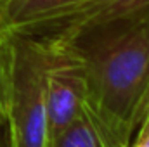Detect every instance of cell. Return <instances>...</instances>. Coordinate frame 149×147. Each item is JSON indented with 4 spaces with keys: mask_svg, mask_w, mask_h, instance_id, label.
Here are the masks:
<instances>
[{
    "mask_svg": "<svg viewBox=\"0 0 149 147\" xmlns=\"http://www.w3.org/2000/svg\"><path fill=\"white\" fill-rule=\"evenodd\" d=\"M76 43L87 61V99L118 139L132 146L149 99V10Z\"/></svg>",
    "mask_w": 149,
    "mask_h": 147,
    "instance_id": "6da1fadb",
    "label": "cell"
},
{
    "mask_svg": "<svg viewBox=\"0 0 149 147\" xmlns=\"http://www.w3.org/2000/svg\"><path fill=\"white\" fill-rule=\"evenodd\" d=\"M14 35L5 126L9 147H49L45 49L38 37Z\"/></svg>",
    "mask_w": 149,
    "mask_h": 147,
    "instance_id": "7a4b0ae2",
    "label": "cell"
},
{
    "mask_svg": "<svg viewBox=\"0 0 149 147\" xmlns=\"http://www.w3.org/2000/svg\"><path fill=\"white\" fill-rule=\"evenodd\" d=\"M45 49V97L49 142L66 128L88 95L87 61L80 45L71 40L40 35Z\"/></svg>",
    "mask_w": 149,
    "mask_h": 147,
    "instance_id": "3957f363",
    "label": "cell"
},
{
    "mask_svg": "<svg viewBox=\"0 0 149 147\" xmlns=\"http://www.w3.org/2000/svg\"><path fill=\"white\" fill-rule=\"evenodd\" d=\"M148 10L149 0H92L52 26L45 28L40 35L76 42L97 30H104L127 19L137 17Z\"/></svg>",
    "mask_w": 149,
    "mask_h": 147,
    "instance_id": "277c9868",
    "label": "cell"
},
{
    "mask_svg": "<svg viewBox=\"0 0 149 147\" xmlns=\"http://www.w3.org/2000/svg\"><path fill=\"white\" fill-rule=\"evenodd\" d=\"M88 2L92 0H7L0 14L10 33L35 37Z\"/></svg>",
    "mask_w": 149,
    "mask_h": 147,
    "instance_id": "5b68a950",
    "label": "cell"
},
{
    "mask_svg": "<svg viewBox=\"0 0 149 147\" xmlns=\"http://www.w3.org/2000/svg\"><path fill=\"white\" fill-rule=\"evenodd\" d=\"M88 97V95H87ZM50 147H130L123 144L94 104L85 99L73 121L50 139Z\"/></svg>",
    "mask_w": 149,
    "mask_h": 147,
    "instance_id": "8992f818",
    "label": "cell"
},
{
    "mask_svg": "<svg viewBox=\"0 0 149 147\" xmlns=\"http://www.w3.org/2000/svg\"><path fill=\"white\" fill-rule=\"evenodd\" d=\"M12 47H14V35L5 26L2 14H0V121L3 123L7 121V109H9Z\"/></svg>",
    "mask_w": 149,
    "mask_h": 147,
    "instance_id": "52a82bcc",
    "label": "cell"
},
{
    "mask_svg": "<svg viewBox=\"0 0 149 147\" xmlns=\"http://www.w3.org/2000/svg\"><path fill=\"white\" fill-rule=\"evenodd\" d=\"M135 135L137 137L130 147H149V132H139Z\"/></svg>",
    "mask_w": 149,
    "mask_h": 147,
    "instance_id": "ba28073f",
    "label": "cell"
},
{
    "mask_svg": "<svg viewBox=\"0 0 149 147\" xmlns=\"http://www.w3.org/2000/svg\"><path fill=\"white\" fill-rule=\"evenodd\" d=\"M139 132H149V109H148L146 116H144V119H142V123L139 125V128H137L135 133H139Z\"/></svg>",
    "mask_w": 149,
    "mask_h": 147,
    "instance_id": "9c48e42d",
    "label": "cell"
},
{
    "mask_svg": "<svg viewBox=\"0 0 149 147\" xmlns=\"http://www.w3.org/2000/svg\"><path fill=\"white\" fill-rule=\"evenodd\" d=\"M5 2H7V0H0V9H2V5H3Z\"/></svg>",
    "mask_w": 149,
    "mask_h": 147,
    "instance_id": "30bf717a",
    "label": "cell"
},
{
    "mask_svg": "<svg viewBox=\"0 0 149 147\" xmlns=\"http://www.w3.org/2000/svg\"><path fill=\"white\" fill-rule=\"evenodd\" d=\"M148 109H149V99H148ZM148 109H146V112H148ZM144 116H146V114H144Z\"/></svg>",
    "mask_w": 149,
    "mask_h": 147,
    "instance_id": "8fae6325",
    "label": "cell"
},
{
    "mask_svg": "<svg viewBox=\"0 0 149 147\" xmlns=\"http://www.w3.org/2000/svg\"><path fill=\"white\" fill-rule=\"evenodd\" d=\"M2 125H5V123H3V121H0V126H2ZM0 147H2V146H0Z\"/></svg>",
    "mask_w": 149,
    "mask_h": 147,
    "instance_id": "7c38bea8",
    "label": "cell"
},
{
    "mask_svg": "<svg viewBox=\"0 0 149 147\" xmlns=\"http://www.w3.org/2000/svg\"><path fill=\"white\" fill-rule=\"evenodd\" d=\"M49 147H50V146H49Z\"/></svg>",
    "mask_w": 149,
    "mask_h": 147,
    "instance_id": "4fadbf2b",
    "label": "cell"
}]
</instances>
